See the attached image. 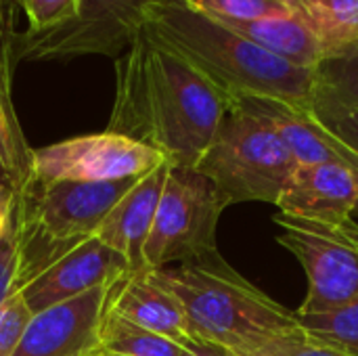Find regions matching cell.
Listing matches in <instances>:
<instances>
[{
	"label": "cell",
	"instance_id": "1",
	"mask_svg": "<svg viewBox=\"0 0 358 356\" xmlns=\"http://www.w3.org/2000/svg\"><path fill=\"white\" fill-rule=\"evenodd\" d=\"M227 109L229 99L208 78L143 29L115 59L107 130L157 149L174 166L195 168Z\"/></svg>",
	"mask_w": 358,
	"mask_h": 356
},
{
	"label": "cell",
	"instance_id": "2",
	"mask_svg": "<svg viewBox=\"0 0 358 356\" xmlns=\"http://www.w3.org/2000/svg\"><path fill=\"white\" fill-rule=\"evenodd\" d=\"M143 31L193 65L229 101L256 97L308 107L325 76V67L294 65L185 0L157 4Z\"/></svg>",
	"mask_w": 358,
	"mask_h": 356
},
{
	"label": "cell",
	"instance_id": "3",
	"mask_svg": "<svg viewBox=\"0 0 358 356\" xmlns=\"http://www.w3.org/2000/svg\"><path fill=\"white\" fill-rule=\"evenodd\" d=\"M151 273L178 298L195 338L227 346L239 356L300 329L296 311L258 290L218 252Z\"/></svg>",
	"mask_w": 358,
	"mask_h": 356
},
{
	"label": "cell",
	"instance_id": "4",
	"mask_svg": "<svg viewBox=\"0 0 358 356\" xmlns=\"http://www.w3.org/2000/svg\"><path fill=\"white\" fill-rule=\"evenodd\" d=\"M138 178L48 183L31 176L13 197L10 229L19 260L15 290H23L57 260L92 239L109 210Z\"/></svg>",
	"mask_w": 358,
	"mask_h": 356
},
{
	"label": "cell",
	"instance_id": "5",
	"mask_svg": "<svg viewBox=\"0 0 358 356\" xmlns=\"http://www.w3.org/2000/svg\"><path fill=\"white\" fill-rule=\"evenodd\" d=\"M296 168L298 162L279 134L231 101L214 141L195 164L227 208L245 201L277 206Z\"/></svg>",
	"mask_w": 358,
	"mask_h": 356
},
{
	"label": "cell",
	"instance_id": "6",
	"mask_svg": "<svg viewBox=\"0 0 358 356\" xmlns=\"http://www.w3.org/2000/svg\"><path fill=\"white\" fill-rule=\"evenodd\" d=\"M227 204L195 168L170 164L155 220L143 250L145 266L155 271L199 260L216 248V227Z\"/></svg>",
	"mask_w": 358,
	"mask_h": 356
},
{
	"label": "cell",
	"instance_id": "7",
	"mask_svg": "<svg viewBox=\"0 0 358 356\" xmlns=\"http://www.w3.org/2000/svg\"><path fill=\"white\" fill-rule=\"evenodd\" d=\"M281 229L277 241L302 264L308 294L296 315L338 308L358 296V220L317 222L292 214H275Z\"/></svg>",
	"mask_w": 358,
	"mask_h": 356
},
{
	"label": "cell",
	"instance_id": "8",
	"mask_svg": "<svg viewBox=\"0 0 358 356\" xmlns=\"http://www.w3.org/2000/svg\"><path fill=\"white\" fill-rule=\"evenodd\" d=\"M164 0H80L78 15L48 31H17V61H67L86 55L120 57Z\"/></svg>",
	"mask_w": 358,
	"mask_h": 356
},
{
	"label": "cell",
	"instance_id": "9",
	"mask_svg": "<svg viewBox=\"0 0 358 356\" xmlns=\"http://www.w3.org/2000/svg\"><path fill=\"white\" fill-rule=\"evenodd\" d=\"M164 164L172 162L157 149L105 130L34 149L31 176L48 183H109L145 176Z\"/></svg>",
	"mask_w": 358,
	"mask_h": 356
},
{
	"label": "cell",
	"instance_id": "10",
	"mask_svg": "<svg viewBox=\"0 0 358 356\" xmlns=\"http://www.w3.org/2000/svg\"><path fill=\"white\" fill-rule=\"evenodd\" d=\"M117 283V281H115ZM96 287L73 300L31 315L13 356H94L109 313L113 285Z\"/></svg>",
	"mask_w": 358,
	"mask_h": 356
},
{
	"label": "cell",
	"instance_id": "11",
	"mask_svg": "<svg viewBox=\"0 0 358 356\" xmlns=\"http://www.w3.org/2000/svg\"><path fill=\"white\" fill-rule=\"evenodd\" d=\"M130 271L132 269L124 256L92 237L31 279L19 290V294L29 313L36 315L96 287L111 285Z\"/></svg>",
	"mask_w": 358,
	"mask_h": 356
},
{
	"label": "cell",
	"instance_id": "12",
	"mask_svg": "<svg viewBox=\"0 0 358 356\" xmlns=\"http://www.w3.org/2000/svg\"><path fill=\"white\" fill-rule=\"evenodd\" d=\"M358 204V172L344 164H298L277 208L283 214L342 225Z\"/></svg>",
	"mask_w": 358,
	"mask_h": 356
},
{
	"label": "cell",
	"instance_id": "13",
	"mask_svg": "<svg viewBox=\"0 0 358 356\" xmlns=\"http://www.w3.org/2000/svg\"><path fill=\"white\" fill-rule=\"evenodd\" d=\"M237 107L266 122L298 164H344L358 172V153L323 128L308 107L277 99H233Z\"/></svg>",
	"mask_w": 358,
	"mask_h": 356
},
{
	"label": "cell",
	"instance_id": "14",
	"mask_svg": "<svg viewBox=\"0 0 358 356\" xmlns=\"http://www.w3.org/2000/svg\"><path fill=\"white\" fill-rule=\"evenodd\" d=\"M168 170L170 164H164L153 172L141 176L109 210L94 235L101 243L124 256L132 273L147 269L143 260V250L155 220Z\"/></svg>",
	"mask_w": 358,
	"mask_h": 356
},
{
	"label": "cell",
	"instance_id": "15",
	"mask_svg": "<svg viewBox=\"0 0 358 356\" xmlns=\"http://www.w3.org/2000/svg\"><path fill=\"white\" fill-rule=\"evenodd\" d=\"M109 311L180 344L182 348L197 340L182 304L153 277L151 269L130 271L122 277L113 285Z\"/></svg>",
	"mask_w": 358,
	"mask_h": 356
},
{
	"label": "cell",
	"instance_id": "16",
	"mask_svg": "<svg viewBox=\"0 0 358 356\" xmlns=\"http://www.w3.org/2000/svg\"><path fill=\"white\" fill-rule=\"evenodd\" d=\"M210 17V15H208ZM237 31L239 36L252 40L254 44L266 48L268 52L308 69H323L329 63L327 50L319 36L298 17H264V19H227L212 17Z\"/></svg>",
	"mask_w": 358,
	"mask_h": 356
},
{
	"label": "cell",
	"instance_id": "17",
	"mask_svg": "<svg viewBox=\"0 0 358 356\" xmlns=\"http://www.w3.org/2000/svg\"><path fill=\"white\" fill-rule=\"evenodd\" d=\"M296 17L319 36L329 63L358 57V0H300Z\"/></svg>",
	"mask_w": 358,
	"mask_h": 356
},
{
	"label": "cell",
	"instance_id": "18",
	"mask_svg": "<svg viewBox=\"0 0 358 356\" xmlns=\"http://www.w3.org/2000/svg\"><path fill=\"white\" fill-rule=\"evenodd\" d=\"M34 149L27 145L13 103V65L0 67V187L13 197L29 183Z\"/></svg>",
	"mask_w": 358,
	"mask_h": 356
},
{
	"label": "cell",
	"instance_id": "19",
	"mask_svg": "<svg viewBox=\"0 0 358 356\" xmlns=\"http://www.w3.org/2000/svg\"><path fill=\"white\" fill-rule=\"evenodd\" d=\"M101 350L122 356H180L182 346L109 311L101 327Z\"/></svg>",
	"mask_w": 358,
	"mask_h": 356
},
{
	"label": "cell",
	"instance_id": "20",
	"mask_svg": "<svg viewBox=\"0 0 358 356\" xmlns=\"http://www.w3.org/2000/svg\"><path fill=\"white\" fill-rule=\"evenodd\" d=\"M308 109L323 128H327L338 141L358 153V101L348 97L344 88L329 78L327 71Z\"/></svg>",
	"mask_w": 358,
	"mask_h": 356
},
{
	"label": "cell",
	"instance_id": "21",
	"mask_svg": "<svg viewBox=\"0 0 358 356\" xmlns=\"http://www.w3.org/2000/svg\"><path fill=\"white\" fill-rule=\"evenodd\" d=\"M298 323L315 340L358 355V296L325 313L298 315Z\"/></svg>",
	"mask_w": 358,
	"mask_h": 356
},
{
	"label": "cell",
	"instance_id": "22",
	"mask_svg": "<svg viewBox=\"0 0 358 356\" xmlns=\"http://www.w3.org/2000/svg\"><path fill=\"white\" fill-rule=\"evenodd\" d=\"M195 10L227 19L296 17L300 0H185Z\"/></svg>",
	"mask_w": 358,
	"mask_h": 356
},
{
	"label": "cell",
	"instance_id": "23",
	"mask_svg": "<svg viewBox=\"0 0 358 356\" xmlns=\"http://www.w3.org/2000/svg\"><path fill=\"white\" fill-rule=\"evenodd\" d=\"M245 356H358L334 346H327L313 336H308L302 327L289 334H283L264 346L256 348L254 353Z\"/></svg>",
	"mask_w": 358,
	"mask_h": 356
},
{
	"label": "cell",
	"instance_id": "24",
	"mask_svg": "<svg viewBox=\"0 0 358 356\" xmlns=\"http://www.w3.org/2000/svg\"><path fill=\"white\" fill-rule=\"evenodd\" d=\"M27 15V29L31 34L48 31L78 15L80 0H17Z\"/></svg>",
	"mask_w": 358,
	"mask_h": 356
},
{
	"label": "cell",
	"instance_id": "25",
	"mask_svg": "<svg viewBox=\"0 0 358 356\" xmlns=\"http://www.w3.org/2000/svg\"><path fill=\"white\" fill-rule=\"evenodd\" d=\"M29 319L31 313L19 292L0 306V356L15 355Z\"/></svg>",
	"mask_w": 358,
	"mask_h": 356
},
{
	"label": "cell",
	"instance_id": "26",
	"mask_svg": "<svg viewBox=\"0 0 358 356\" xmlns=\"http://www.w3.org/2000/svg\"><path fill=\"white\" fill-rule=\"evenodd\" d=\"M17 264H19V260H17V245H15L13 229H8L4 233V237L0 239V306L13 294H17V290H15Z\"/></svg>",
	"mask_w": 358,
	"mask_h": 356
},
{
	"label": "cell",
	"instance_id": "27",
	"mask_svg": "<svg viewBox=\"0 0 358 356\" xmlns=\"http://www.w3.org/2000/svg\"><path fill=\"white\" fill-rule=\"evenodd\" d=\"M15 0H0V67L2 65H13L15 67V55H13V40H15V29H13V4Z\"/></svg>",
	"mask_w": 358,
	"mask_h": 356
},
{
	"label": "cell",
	"instance_id": "28",
	"mask_svg": "<svg viewBox=\"0 0 358 356\" xmlns=\"http://www.w3.org/2000/svg\"><path fill=\"white\" fill-rule=\"evenodd\" d=\"M180 356H239L237 353L229 350L227 346H220L216 342H210V340H193L191 344H187L182 348V355Z\"/></svg>",
	"mask_w": 358,
	"mask_h": 356
},
{
	"label": "cell",
	"instance_id": "29",
	"mask_svg": "<svg viewBox=\"0 0 358 356\" xmlns=\"http://www.w3.org/2000/svg\"><path fill=\"white\" fill-rule=\"evenodd\" d=\"M10 218H13V193L0 187V239L10 229Z\"/></svg>",
	"mask_w": 358,
	"mask_h": 356
},
{
	"label": "cell",
	"instance_id": "30",
	"mask_svg": "<svg viewBox=\"0 0 358 356\" xmlns=\"http://www.w3.org/2000/svg\"><path fill=\"white\" fill-rule=\"evenodd\" d=\"M96 356H122V355H111V353H103V350H101Z\"/></svg>",
	"mask_w": 358,
	"mask_h": 356
},
{
	"label": "cell",
	"instance_id": "31",
	"mask_svg": "<svg viewBox=\"0 0 358 356\" xmlns=\"http://www.w3.org/2000/svg\"><path fill=\"white\" fill-rule=\"evenodd\" d=\"M352 218H355V220H358V204L355 206V214H352Z\"/></svg>",
	"mask_w": 358,
	"mask_h": 356
},
{
	"label": "cell",
	"instance_id": "32",
	"mask_svg": "<svg viewBox=\"0 0 358 356\" xmlns=\"http://www.w3.org/2000/svg\"><path fill=\"white\" fill-rule=\"evenodd\" d=\"M357 101H358V97H357Z\"/></svg>",
	"mask_w": 358,
	"mask_h": 356
},
{
	"label": "cell",
	"instance_id": "33",
	"mask_svg": "<svg viewBox=\"0 0 358 356\" xmlns=\"http://www.w3.org/2000/svg\"><path fill=\"white\" fill-rule=\"evenodd\" d=\"M15 2H17V0H15Z\"/></svg>",
	"mask_w": 358,
	"mask_h": 356
},
{
	"label": "cell",
	"instance_id": "34",
	"mask_svg": "<svg viewBox=\"0 0 358 356\" xmlns=\"http://www.w3.org/2000/svg\"><path fill=\"white\" fill-rule=\"evenodd\" d=\"M94 356H96V355H94Z\"/></svg>",
	"mask_w": 358,
	"mask_h": 356
}]
</instances>
